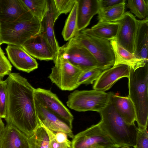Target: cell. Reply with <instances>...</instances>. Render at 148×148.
Here are the masks:
<instances>
[{
	"label": "cell",
	"mask_w": 148,
	"mask_h": 148,
	"mask_svg": "<svg viewBox=\"0 0 148 148\" xmlns=\"http://www.w3.org/2000/svg\"><path fill=\"white\" fill-rule=\"evenodd\" d=\"M8 75L5 120L6 124L14 125L29 137L40 126L35 105V88L19 73Z\"/></svg>",
	"instance_id": "cell-1"
},
{
	"label": "cell",
	"mask_w": 148,
	"mask_h": 148,
	"mask_svg": "<svg viewBox=\"0 0 148 148\" xmlns=\"http://www.w3.org/2000/svg\"><path fill=\"white\" fill-rule=\"evenodd\" d=\"M99 113L101 119L98 124L116 146H135L138 131L135 124L127 123L110 101Z\"/></svg>",
	"instance_id": "cell-2"
},
{
	"label": "cell",
	"mask_w": 148,
	"mask_h": 148,
	"mask_svg": "<svg viewBox=\"0 0 148 148\" xmlns=\"http://www.w3.org/2000/svg\"><path fill=\"white\" fill-rule=\"evenodd\" d=\"M148 64L134 70L130 67L128 97L134 107L138 128H147L148 117Z\"/></svg>",
	"instance_id": "cell-3"
},
{
	"label": "cell",
	"mask_w": 148,
	"mask_h": 148,
	"mask_svg": "<svg viewBox=\"0 0 148 148\" xmlns=\"http://www.w3.org/2000/svg\"><path fill=\"white\" fill-rule=\"evenodd\" d=\"M0 22L1 45L5 43L21 46L43 31L41 23L34 17L26 21Z\"/></svg>",
	"instance_id": "cell-4"
},
{
	"label": "cell",
	"mask_w": 148,
	"mask_h": 148,
	"mask_svg": "<svg viewBox=\"0 0 148 148\" xmlns=\"http://www.w3.org/2000/svg\"><path fill=\"white\" fill-rule=\"evenodd\" d=\"M54 65L48 78L60 89L72 91L79 86L77 82L82 72L71 64L63 56L59 47L53 60Z\"/></svg>",
	"instance_id": "cell-5"
},
{
	"label": "cell",
	"mask_w": 148,
	"mask_h": 148,
	"mask_svg": "<svg viewBox=\"0 0 148 148\" xmlns=\"http://www.w3.org/2000/svg\"><path fill=\"white\" fill-rule=\"evenodd\" d=\"M110 92L99 90H76L68 96L67 106L76 111H94L99 112L110 101Z\"/></svg>",
	"instance_id": "cell-6"
},
{
	"label": "cell",
	"mask_w": 148,
	"mask_h": 148,
	"mask_svg": "<svg viewBox=\"0 0 148 148\" xmlns=\"http://www.w3.org/2000/svg\"><path fill=\"white\" fill-rule=\"evenodd\" d=\"M74 37L94 56L103 71L114 65V55L110 41L80 32Z\"/></svg>",
	"instance_id": "cell-7"
},
{
	"label": "cell",
	"mask_w": 148,
	"mask_h": 148,
	"mask_svg": "<svg viewBox=\"0 0 148 148\" xmlns=\"http://www.w3.org/2000/svg\"><path fill=\"white\" fill-rule=\"evenodd\" d=\"M60 47L64 57L72 65L82 71L97 67L100 68L94 56L74 37Z\"/></svg>",
	"instance_id": "cell-8"
},
{
	"label": "cell",
	"mask_w": 148,
	"mask_h": 148,
	"mask_svg": "<svg viewBox=\"0 0 148 148\" xmlns=\"http://www.w3.org/2000/svg\"><path fill=\"white\" fill-rule=\"evenodd\" d=\"M71 143L72 148H88L95 146L107 147L116 145L98 123L74 136Z\"/></svg>",
	"instance_id": "cell-9"
},
{
	"label": "cell",
	"mask_w": 148,
	"mask_h": 148,
	"mask_svg": "<svg viewBox=\"0 0 148 148\" xmlns=\"http://www.w3.org/2000/svg\"><path fill=\"white\" fill-rule=\"evenodd\" d=\"M34 99L40 104L67 123L72 128L73 116L69 110L50 90L35 89Z\"/></svg>",
	"instance_id": "cell-10"
},
{
	"label": "cell",
	"mask_w": 148,
	"mask_h": 148,
	"mask_svg": "<svg viewBox=\"0 0 148 148\" xmlns=\"http://www.w3.org/2000/svg\"><path fill=\"white\" fill-rule=\"evenodd\" d=\"M115 22L119 24L115 39L121 47L134 54V42L138 20L132 14L127 12Z\"/></svg>",
	"instance_id": "cell-11"
},
{
	"label": "cell",
	"mask_w": 148,
	"mask_h": 148,
	"mask_svg": "<svg viewBox=\"0 0 148 148\" xmlns=\"http://www.w3.org/2000/svg\"><path fill=\"white\" fill-rule=\"evenodd\" d=\"M33 17L22 0H0V21H24Z\"/></svg>",
	"instance_id": "cell-12"
},
{
	"label": "cell",
	"mask_w": 148,
	"mask_h": 148,
	"mask_svg": "<svg viewBox=\"0 0 148 148\" xmlns=\"http://www.w3.org/2000/svg\"><path fill=\"white\" fill-rule=\"evenodd\" d=\"M130 67L125 64L114 65L103 71L93 86L94 90L105 92L110 88L120 79L128 78Z\"/></svg>",
	"instance_id": "cell-13"
},
{
	"label": "cell",
	"mask_w": 148,
	"mask_h": 148,
	"mask_svg": "<svg viewBox=\"0 0 148 148\" xmlns=\"http://www.w3.org/2000/svg\"><path fill=\"white\" fill-rule=\"evenodd\" d=\"M37 118L40 125L54 132H61L73 138L72 128L64 121L48 110L34 99Z\"/></svg>",
	"instance_id": "cell-14"
},
{
	"label": "cell",
	"mask_w": 148,
	"mask_h": 148,
	"mask_svg": "<svg viewBox=\"0 0 148 148\" xmlns=\"http://www.w3.org/2000/svg\"><path fill=\"white\" fill-rule=\"evenodd\" d=\"M5 50L9 60L18 70L29 73L38 68L36 60L21 46L8 45Z\"/></svg>",
	"instance_id": "cell-15"
},
{
	"label": "cell",
	"mask_w": 148,
	"mask_h": 148,
	"mask_svg": "<svg viewBox=\"0 0 148 148\" xmlns=\"http://www.w3.org/2000/svg\"><path fill=\"white\" fill-rule=\"evenodd\" d=\"M21 47L31 56L38 59H54L55 54L41 33L27 40Z\"/></svg>",
	"instance_id": "cell-16"
},
{
	"label": "cell",
	"mask_w": 148,
	"mask_h": 148,
	"mask_svg": "<svg viewBox=\"0 0 148 148\" xmlns=\"http://www.w3.org/2000/svg\"><path fill=\"white\" fill-rule=\"evenodd\" d=\"M28 139L15 126L6 124L0 140V148H29Z\"/></svg>",
	"instance_id": "cell-17"
},
{
	"label": "cell",
	"mask_w": 148,
	"mask_h": 148,
	"mask_svg": "<svg viewBox=\"0 0 148 148\" xmlns=\"http://www.w3.org/2000/svg\"><path fill=\"white\" fill-rule=\"evenodd\" d=\"M77 29L78 32L85 29L100 8L99 0H77Z\"/></svg>",
	"instance_id": "cell-18"
},
{
	"label": "cell",
	"mask_w": 148,
	"mask_h": 148,
	"mask_svg": "<svg viewBox=\"0 0 148 148\" xmlns=\"http://www.w3.org/2000/svg\"><path fill=\"white\" fill-rule=\"evenodd\" d=\"M55 11L53 0H49L48 10L41 22L43 30L41 34L55 55L60 47L53 30L54 25L56 20Z\"/></svg>",
	"instance_id": "cell-19"
},
{
	"label": "cell",
	"mask_w": 148,
	"mask_h": 148,
	"mask_svg": "<svg viewBox=\"0 0 148 148\" xmlns=\"http://www.w3.org/2000/svg\"><path fill=\"white\" fill-rule=\"evenodd\" d=\"M110 101L124 120L130 125L135 124L136 114L134 105L128 97H122L110 92Z\"/></svg>",
	"instance_id": "cell-20"
},
{
	"label": "cell",
	"mask_w": 148,
	"mask_h": 148,
	"mask_svg": "<svg viewBox=\"0 0 148 148\" xmlns=\"http://www.w3.org/2000/svg\"><path fill=\"white\" fill-rule=\"evenodd\" d=\"M114 52L115 61L114 66L119 64L127 65L133 69L144 66L146 62L145 60L140 59L121 47L116 40L110 41Z\"/></svg>",
	"instance_id": "cell-21"
},
{
	"label": "cell",
	"mask_w": 148,
	"mask_h": 148,
	"mask_svg": "<svg viewBox=\"0 0 148 148\" xmlns=\"http://www.w3.org/2000/svg\"><path fill=\"white\" fill-rule=\"evenodd\" d=\"M148 18L138 20L135 38L134 54L148 62Z\"/></svg>",
	"instance_id": "cell-22"
},
{
	"label": "cell",
	"mask_w": 148,
	"mask_h": 148,
	"mask_svg": "<svg viewBox=\"0 0 148 148\" xmlns=\"http://www.w3.org/2000/svg\"><path fill=\"white\" fill-rule=\"evenodd\" d=\"M119 27L116 22L98 23L90 28L84 29L81 33L109 41L116 39Z\"/></svg>",
	"instance_id": "cell-23"
},
{
	"label": "cell",
	"mask_w": 148,
	"mask_h": 148,
	"mask_svg": "<svg viewBox=\"0 0 148 148\" xmlns=\"http://www.w3.org/2000/svg\"><path fill=\"white\" fill-rule=\"evenodd\" d=\"M125 2L103 9H100L97 17L98 23L112 22L119 19L125 13Z\"/></svg>",
	"instance_id": "cell-24"
},
{
	"label": "cell",
	"mask_w": 148,
	"mask_h": 148,
	"mask_svg": "<svg viewBox=\"0 0 148 148\" xmlns=\"http://www.w3.org/2000/svg\"><path fill=\"white\" fill-rule=\"evenodd\" d=\"M77 0L66 21L62 32V34L65 41H69L78 33L77 29Z\"/></svg>",
	"instance_id": "cell-25"
},
{
	"label": "cell",
	"mask_w": 148,
	"mask_h": 148,
	"mask_svg": "<svg viewBox=\"0 0 148 148\" xmlns=\"http://www.w3.org/2000/svg\"><path fill=\"white\" fill-rule=\"evenodd\" d=\"M34 17L41 23L49 8L48 0H22Z\"/></svg>",
	"instance_id": "cell-26"
},
{
	"label": "cell",
	"mask_w": 148,
	"mask_h": 148,
	"mask_svg": "<svg viewBox=\"0 0 148 148\" xmlns=\"http://www.w3.org/2000/svg\"><path fill=\"white\" fill-rule=\"evenodd\" d=\"M28 141L29 148H49V136L40 125L33 134L28 137Z\"/></svg>",
	"instance_id": "cell-27"
},
{
	"label": "cell",
	"mask_w": 148,
	"mask_h": 148,
	"mask_svg": "<svg viewBox=\"0 0 148 148\" xmlns=\"http://www.w3.org/2000/svg\"><path fill=\"white\" fill-rule=\"evenodd\" d=\"M126 6L139 18H148V0H128Z\"/></svg>",
	"instance_id": "cell-28"
},
{
	"label": "cell",
	"mask_w": 148,
	"mask_h": 148,
	"mask_svg": "<svg viewBox=\"0 0 148 148\" xmlns=\"http://www.w3.org/2000/svg\"><path fill=\"white\" fill-rule=\"evenodd\" d=\"M103 71L98 67L82 71L78 79L77 83L81 84H92L99 77Z\"/></svg>",
	"instance_id": "cell-29"
},
{
	"label": "cell",
	"mask_w": 148,
	"mask_h": 148,
	"mask_svg": "<svg viewBox=\"0 0 148 148\" xmlns=\"http://www.w3.org/2000/svg\"><path fill=\"white\" fill-rule=\"evenodd\" d=\"M77 0H53L56 20L61 14L70 12Z\"/></svg>",
	"instance_id": "cell-30"
},
{
	"label": "cell",
	"mask_w": 148,
	"mask_h": 148,
	"mask_svg": "<svg viewBox=\"0 0 148 148\" xmlns=\"http://www.w3.org/2000/svg\"><path fill=\"white\" fill-rule=\"evenodd\" d=\"M0 77V116L5 119L6 116L7 101V88L6 80Z\"/></svg>",
	"instance_id": "cell-31"
},
{
	"label": "cell",
	"mask_w": 148,
	"mask_h": 148,
	"mask_svg": "<svg viewBox=\"0 0 148 148\" xmlns=\"http://www.w3.org/2000/svg\"><path fill=\"white\" fill-rule=\"evenodd\" d=\"M12 68L11 64L0 46V77L8 75L11 73Z\"/></svg>",
	"instance_id": "cell-32"
},
{
	"label": "cell",
	"mask_w": 148,
	"mask_h": 148,
	"mask_svg": "<svg viewBox=\"0 0 148 148\" xmlns=\"http://www.w3.org/2000/svg\"><path fill=\"white\" fill-rule=\"evenodd\" d=\"M136 144L134 148H148V134L147 128H138Z\"/></svg>",
	"instance_id": "cell-33"
},
{
	"label": "cell",
	"mask_w": 148,
	"mask_h": 148,
	"mask_svg": "<svg viewBox=\"0 0 148 148\" xmlns=\"http://www.w3.org/2000/svg\"><path fill=\"white\" fill-rule=\"evenodd\" d=\"M125 1V0H99L100 9L110 8Z\"/></svg>",
	"instance_id": "cell-34"
},
{
	"label": "cell",
	"mask_w": 148,
	"mask_h": 148,
	"mask_svg": "<svg viewBox=\"0 0 148 148\" xmlns=\"http://www.w3.org/2000/svg\"><path fill=\"white\" fill-rule=\"evenodd\" d=\"M5 127L4 124L1 120L0 121V140Z\"/></svg>",
	"instance_id": "cell-35"
},
{
	"label": "cell",
	"mask_w": 148,
	"mask_h": 148,
	"mask_svg": "<svg viewBox=\"0 0 148 148\" xmlns=\"http://www.w3.org/2000/svg\"><path fill=\"white\" fill-rule=\"evenodd\" d=\"M104 147L99 146H95L92 147H91L88 148H106Z\"/></svg>",
	"instance_id": "cell-36"
},
{
	"label": "cell",
	"mask_w": 148,
	"mask_h": 148,
	"mask_svg": "<svg viewBox=\"0 0 148 148\" xmlns=\"http://www.w3.org/2000/svg\"><path fill=\"white\" fill-rule=\"evenodd\" d=\"M106 148H119V147L116 145H114L107 147Z\"/></svg>",
	"instance_id": "cell-37"
},
{
	"label": "cell",
	"mask_w": 148,
	"mask_h": 148,
	"mask_svg": "<svg viewBox=\"0 0 148 148\" xmlns=\"http://www.w3.org/2000/svg\"><path fill=\"white\" fill-rule=\"evenodd\" d=\"M121 148H130V147L128 146H124L121 147Z\"/></svg>",
	"instance_id": "cell-38"
},
{
	"label": "cell",
	"mask_w": 148,
	"mask_h": 148,
	"mask_svg": "<svg viewBox=\"0 0 148 148\" xmlns=\"http://www.w3.org/2000/svg\"><path fill=\"white\" fill-rule=\"evenodd\" d=\"M0 24H1V22L0 21V45H1V44H0Z\"/></svg>",
	"instance_id": "cell-39"
},
{
	"label": "cell",
	"mask_w": 148,
	"mask_h": 148,
	"mask_svg": "<svg viewBox=\"0 0 148 148\" xmlns=\"http://www.w3.org/2000/svg\"><path fill=\"white\" fill-rule=\"evenodd\" d=\"M1 118L0 116V121L1 120Z\"/></svg>",
	"instance_id": "cell-40"
}]
</instances>
